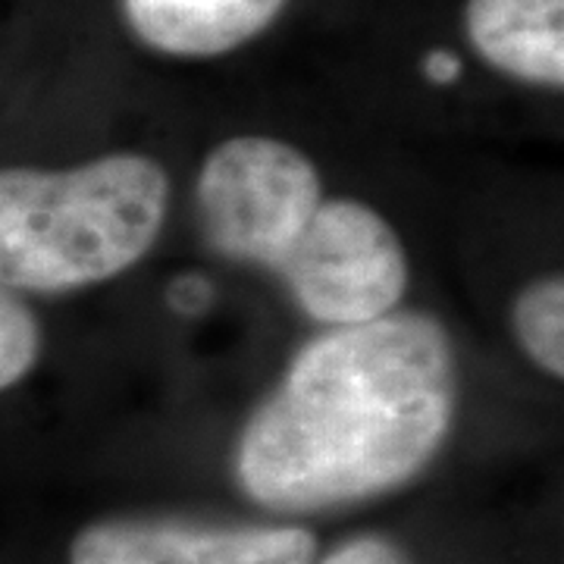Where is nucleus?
Segmentation results:
<instances>
[{"mask_svg":"<svg viewBox=\"0 0 564 564\" xmlns=\"http://www.w3.org/2000/svg\"><path fill=\"white\" fill-rule=\"evenodd\" d=\"M455 351L430 314L336 326L295 355L239 440L236 477L263 508L302 514L399 489L443 448Z\"/></svg>","mask_w":564,"mask_h":564,"instance_id":"nucleus-1","label":"nucleus"},{"mask_svg":"<svg viewBox=\"0 0 564 564\" xmlns=\"http://www.w3.org/2000/svg\"><path fill=\"white\" fill-rule=\"evenodd\" d=\"M514 336L530 361L552 377H564V282L545 276L527 285L514 302Z\"/></svg>","mask_w":564,"mask_h":564,"instance_id":"nucleus-8","label":"nucleus"},{"mask_svg":"<svg viewBox=\"0 0 564 564\" xmlns=\"http://www.w3.org/2000/svg\"><path fill=\"white\" fill-rule=\"evenodd\" d=\"M129 32L166 57H220L258 39L285 0H120Z\"/></svg>","mask_w":564,"mask_h":564,"instance_id":"nucleus-6","label":"nucleus"},{"mask_svg":"<svg viewBox=\"0 0 564 564\" xmlns=\"http://www.w3.org/2000/svg\"><path fill=\"white\" fill-rule=\"evenodd\" d=\"M464 29L489 66L555 91L564 85V0H467Z\"/></svg>","mask_w":564,"mask_h":564,"instance_id":"nucleus-7","label":"nucleus"},{"mask_svg":"<svg viewBox=\"0 0 564 564\" xmlns=\"http://www.w3.org/2000/svg\"><path fill=\"white\" fill-rule=\"evenodd\" d=\"M311 321L355 326L395 311L408 261L395 229L361 202H323L276 267Z\"/></svg>","mask_w":564,"mask_h":564,"instance_id":"nucleus-4","label":"nucleus"},{"mask_svg":"<svg viewBox=\"0 0 564 564\" xmlns=\"http://www.w3.org/2000/svg\"><path fill=\"white\" fill-rule=\"evenodd\" d=\"M321 204L317 166L280 139L223 141L198 176L204 239L229 261L276 270Z\"/></svg>","mask_w":564,"mask_h":564,"instance_id":"nucleus-3","label":"nucleus"},{"mask_svg":"<svg viewBox=\"0 0 564 564\" xmlns=\"http://www.w3.org/2000/svg\"><path fill=\"white\" fill-rule=\"evenodd\" d=\"M41 355L39 317L17 292L0 285V392L29 377Z\"/></svg>","mask_w":564,"mask_h":564,"instance_id":"nucleus-9","label":"nucleus"},{"mask_svg":"<svg viewBox=\"0 0 564 564\" xmlns=\"http://www.w3.org/2000/svg\"><path fill=\"white\" fill-rule=\"evenodd\" d=\"M173 299V307H180L185 314H198L204 304L210 302V285L202 280H195V276H185L173 285V292H170Z\"/></svg>","mask_w":564,"mask_h":564,"instance_id":"nucleus-11","label":"nucleus"},{"mask_svg":"<svg viewBox=\"0 0 564 564\" xmlns=\"http://www.w3.org/2000/svg\"><path fill=\"white\" fill-rule=\"evenodd\" d=\"M423 69H426V76L433 82H440V85H445V82L458 79V61L452 57V54H445V51H436V54H430L426 57V63H423Z\"/></svg>","mask_w":564,"mask_h":564,"instance_id":"nucleus-12","label":"nucleus"},{"mask_svg":"<svg viewBox=\"0 0 564 564\" xmlns=\"http://www.w3.org/2000/svg\"><path fill=\"white\" fill-rule=\"evenodd\" d=\"M304 527H214L180 518H113L85 527L69 564H311Z\"/></svg>","mask_w":564,"mask_h":564,"instance_id":"nucleus-5","label":"nucleus"},{"mask_svg":"<svg viewBox=\"0 0 564 564\" xmlns=\"http://www.w3.org/2000/svg\"><path fill=\"white\" fill-rule=\"evenodd\" d=\"M321 564H404V558L395 552V545L377 536H361L355 543H345L336 549L326 562Z\"/></svg>","mask_w":564,"mask_h":564,"instance_id":"nucleus-10","label":"nucleus"},{"mask_svg":"<svg viewBox=\"0 0 564 564\" xmlns=\"http://www.w3.org/2000/svg\"><path fill=\"white\" fill-rule=\"evenodd\" d=\"M170 176L144 154L73 170H0V285L73 292L113 280L161 236Z\"/></svg>","mask_w":564,"mask_h":564,"instance_id":"nucleus-2","label":"nucleus"}]
</instances>
